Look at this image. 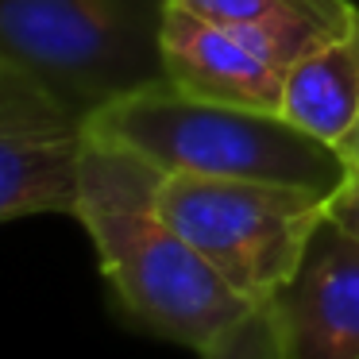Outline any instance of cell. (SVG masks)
Masks as SVG:
<instances>
[{
  "label": "cell",
  "mask_w": 359,
  "mask_h": 359,
  "mask_svg": "<svg viewBox=\"0 0 359 359\" xmlns=\"http://www.w3.org/2000/svg\"><path fill=\"white\" fill-rule=\"evenodd\" d=\"M282 116L340 151L359 116V24L290 66Z\"/></svg>",
  "instance_id": "9"
},
{
  "label": "cell",
  "mask_w": 359,
  "mask_h": 359,
  "mask_svg": "<svg viewBox=\"0 0 359 359\" xmlns=\"http://www.w3.org/2000/svg\"><path fill=\"white\" fill-rule=\"evenodd\" d=\"M328 194L278 182L163 174L158 209L205 263L251 305L274 302L297 274Z\"/></svg>",
  "instance_id": "4"
},
{
  "label": "cell",
  "mask_w": 359,
  "mask_h": 359,
  "mask_svg": "<svg viewBox=\"0 0 359 359\" xmlns=\"http://www.w3.org/2000/svg\"><path fill=\"white\" fill-rule=\"evenodd\" d=\"M86 132L135 151L163 174L278 182L317 194H332L348 178L340 151L282 112L197 101L166 81L101 109Z\"/></svg>",
  "instance_id": "2"
},
{
  "label": "cell",
  "mask_w": 359,
  "mask_h": 359,
  "mask_svg": "<svg viewBox=\"0 0 359 359\" xmlns=\"http://www.w3.org/2000/svg\"><path fill=\"white\" fill-rule=\"evenodd\" d=\"M163 170L86 132L74 220L89 232L101 274L132 325L205 351L255 305L240 297L158 209Z\"/></svg>",
  "instance_id": "1"
},
{
  "label": "cell",
  "mask_w": 359,
  "mask_h": 359,
  "mask_svg": "<svg viewBox=\"0 0 359 359\" xmlns=\"http://www.w3.org/2000/svg\"><path fill=\"white\" fill-rule=\"evenodd\" d=\"M170 0H0V66L89 120L166 81Z\"/></svg>",
  "instance_id": "3"
},
{
  "label": "cell",
  "mask_w": 359,
  "mask_h": 359,
  "mask_svg": "<svg viewBox=\"0 0 359 359\" xmlns=\"http://www.w3.org/2000/svg\"><path fill=\"white\" fill-rule=\"evenodd\" d=\"M163 62L166 86H174L186 97L255 112H282L286 70L251 43H243L240 35L194 16L174 0L166 12Z\"/></svg>",
  "instance_id": "7"
},
{
  "label": "cell",
  "mask_w": 359,
  "mask_h": 359,
  "mask_svg": "<svg viewBox=\"0 0 359 359\" xmlns=\"http://www.w3.org/2000/svg\"><path fill=\"white\" fill-rule=\"evenodd\" d=\"M197 359H282L274 305L271 302L255 305L240 325H232L220 340H212L205 351H197Z\"/></svg>",
  "instance_id": "10"
},
{
  "label": "cell",
  "mask_w": 359,
  "mask_h": 359,
  "mask_svg": "<svg viewBox=\"0 0 359 359\" xmlns=\"http://www.w3.org/2000/svg\"><path fill=\"white\" fill-rule=\"evenodd\" d=\"M325 220H332L336 228H344L348 236L359 240V170H348V178L328 194Z\"/></svg>",
  "instance_id": "11"
},
{
  "label": "cell",
  "mask_w": 359,
  "mask_h": 359,
  "mask_svg": "<svg viewBox=\"0 0 359 359\" xmlns=\"http://www.w3.org/2000/svg\"><path fill=\"white\" fill-rule=\"evenodd\" d=\"M194 16L240 35L282 70L359 24L351 0H174Z\"/></svg>",
  "instance_id": "8"
},
{
  "label": "cell",
  "mask_w": 359,
  "mask_h": 359,
  "mask_svg": "<svg viewBox=\"0 0 359 359\" xmlns=\"http://www.w3.org/2000/svg\"><path fill=\"white\" fill-rule=\"evenodd\" d=\"M86 124L0 66V224L39 212L74 217Z\"/></svg>",
  "instance_id": "5"
},
{
  "label": "cell",
  "mask_w": 359,
  "mask_h": 359,
  "mask_svg": "<svg viewBox=\"0 0 359 359\" xmlns=\"http://www.w3.org/2000/svg\"><path fill=\"white\" fill-rule=\"evenodd\" d=\"M340 155H344V163H348V170H359V116H355V124H351L348 140L340 143Z\"/></svg>",
  "instance_id": "12"
},
{
  "label": "cell",
  "mask_w": 359,
  "mask_h": 359,
  "mask_svg": "<svg viewBox=\"0 0 359 359\" xmlns=\"http://www.w3.org/2000/svg\"><path fill=\"white\" fill-rule=\"evenodd\" d=\"M271 305L282 359H359V240L325 220Z\"/></svg>",
  "instance_id": "6"
}]
</instances>
